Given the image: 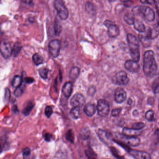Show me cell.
Segmentation results:
<instances>
[{"mask_svg": "<svg viewBox=\"0 0 159 159\" xmlns=\"http://www.w3.org/2000/svg\"><path fill=\"white\" fill-rule=\"evenodd\" d=\"M158 70V67L154 57L153 51H146L143 58V71L146 76L152 77L155 75Z\"/></svg>", "mask_w": 159, "mask_h": 159, "instance_id": "cell-1", "label": "cell"}, {"mask_svg": "<svg viewBox=\"0 0 159 159\" xmlns=\"http://www.w3.org/2000/svg\"><path fill=\"white\" fill-rule=\"evenodd\" d=\"M127 41L131 57L134 61L138 62L140 58L139 41L134 36L131 34H127Z\"/></svg>", "mask_w": 159, "mask_h": 159, "instance_id": "cell-2", "label": "cell"}, {"mask_svg": "<svg viewBox=\"0 0 159 159\" xmlns=\"http://www.w3.org/2000/svg\"><path fill=\"white\" fill-rule=\"evenodd\" d=\"M115 138L116 140L114 141L125 148V150L128 148V146L136 147L140 144V139L138 137L127 136L122 134L117 133L115 134Z\"/></svg>", "mask_w": 159, "mask_h": 159, "instance_id": "cell-3", "label": "cell"}, {"mask_svg": "<svg viewBox=\"0 0 159 159\" xmlns=\"http://www.w3.org/2000/svg\"><path fill=\"white\" fill-rule=\"evenodd\" d=\"M54 6L61 20H66L68 18V11L63 1L56 0L54 2Z\"/></svg>", "mask_w": 159, "mask_h": 159, "instance_id": "cell-4", "label": "cell"}, {"mask_svg": "<svg viewBox=\"0 0 159 159\" xmlns=\"http://www.w3.org/2000/svg\"><path fill=\"white\" fill-rule=\"evenodd\" d=\"M137 12L141 14L147 21L152 22L155 18V13L152 9L146 6H140L136 7Z\"/></svg>", "mask_w": 159, "mask_h": 159, "instance_id": "cell-5", "label": "cell"}, {"mask_svg": "<svg viewBox=\"0 0 159 159\" xmlns=\"http://www.w3.org/2000/svg\"><path fill=\"white\" fill-rule=\"evenodd\" d=\"M98 113L99 116L105 117L108 115L110 111V106L108 102L105 99H100L97 106Z\"/></svg>", "mask_w": 159, "mask_h": 159, "instance_id": "cell-6", "label": "cell"}, {"mask_svg": "<svg viewBox=\"0 0 159 159\" xmlns=\"http://www.w3.org/2000/svg\"><path fill=\"white\" fill-rule=\"evenodd\" d=\"M104 24L107 28V33L109 37L114 38L119 36L120 34V30L114 23L110 20H107L104 22Z\"/></svg>", "mask_w": 159, "mask_h": 159, "instance_id": "cell-7", "label": "cell"}, {"mask_svg": "<svg viewBox=\"0 0 159 159\" xmlns=\"http://www.w3.org/2000/svg\"><path fill=\"white\" fill-rule=\"evenodd\" d=\"M49 51L50 54L52 57H57L60 53L61 43L57 39H53L51 41L48 45Z\"/></svg>", "mask_w": 159, "mask_h": 159, "instance_id": "cell-8", "label": "cell"}, {"mask_svg": "<svg viewBox=\"0 0 159 159\" xmlns=\"http://www.w3.org/2000/svg\"><path fill=\"white\" fill-rule=\"evenodd\" d=\"M0 51L3 57L6 59L10 58L13 54L11 43L7 41H2L0 45Z\"/></svg>", "mask_w": 159, "mask_h": 159, "instance_id": "cell-9", "label": "cell"}, {"mask_svg": "<svg viewBox=\"0 0 159 159\" xmlns=\"http://www.w3.org/2000/svg\"><path fill=\"white\" fill-rule=\"evenodd\" d=\"M126 151L134 159H151L149 153L146 152L132 149L130 148Z\"/></svg>", "mask_w": 159, "mask_h": 159, "instance_id": "cell-10", "label": "cell"}, {"mask_svg": "<svg viewBox=\"0 0 159 159\" xmlns=\"http://www.w3.org/2000/svg\"><path fill=\"white\" fill-rule=\"evenodd\" d=\"M98 134L100 140L106 145L110 144L112 141L114 140L111 133L107 132L106 130L99 129L98 133Z\"/></svg>", "mask_w": 159, "mask_h": 159, "instance_id": "cell-11", "label": "cell"}, {"mask_svg": "<svg viewBox=\"0 0 159 159\" xmlns=\"http://www.w3.org/2000/svg\"><path fill=\"white\" fill-rule=\"evenodd\" d=\"M85 103V98L82 94L77 93L74 95L71 100L70 105L73 107H80L84 106Z\"/></svg>", "mask_w": 159, "mask_h": 159, "instance_id": "cell-12", "label": "cell"}, {"mask_svg": "<svg viewBox=\"0 0 159 159\" xmlns=\"http://www.w3.org/2000/svg\"><path fill=\"white\" fill-rule=\"evenodd\" d=\"M116 81L119 85H126L129 83V79L127 73L124 71H120L116 75Z\"/></svg>", "mask_w": 159, "mask_h": 159, "instance_id": "cell-13", "label": "cell"}, {"mask_svg": "<svg viewBox=\"0 0 159 159\" xmlns=\"http://www.w3.org/2000/svg\"><path fill=\"white\" fill-rule=\"evenodd\" d=\"M126 92L121 88L116 89L114 93V100L117 103L121 104L125 101L126 98Z\"/></svg>", "mask_w": 159, "mask_h": 159, "instance_id": "cell-14", "label": "cell"}, {"mask_svg": "<svg viewBox=\"0 0 159 159\" xmlns=\"http://www.w3.org/2000/svg\"><path fill=\"white\" fill-rule=\"evenodd\" d=\"M125 68L132 73H136L139 69V66L137 62L133 60H128L125 64Z\"/></svg>", "mask_w": 159, "mask_h": 159, "instance_id": "cell-15", "label": "cell"}, {"mask_svg": "<svg viewBox=\"0 0 159 159\" xmlns=\"http://www.w3.org/2000/svg\"><path fill=\"white\" fill-rule=\"evenodd\" d=\"M142 131L140 130H136L133 128H127L125 127L123 129L122 134L125 135L127 136L132 137H137L138 136L141 134Z\"/></svg>", "mask_w": 159, "mask_h": 159, "instance_id": "cell-16", "label": "cell"}, {"mask_svg": "<svg viewBox=\"0 0 159 159\" xmlns=\"http://www.w3.org/2000/svg\"><path fill=\"white\" fill-rule=\"evenodd\" d=\"M73 90V84L71 82L66 83L62 88V92L64 96L66 97L69 98L71 95Z\"/></svg>", "mask_w": 159, "mask_h": 159, "instance_id": "cell-17", "label": "cell"}, {"mask_svg": "<svg viewBox=\"0 0 159 159\" xmlns=\"http://www.w3.org/2000/svg\"><path fill=\"white\" fill-rule=\"evenodd\" d=\"M84 111L87 116L92 117L95 113V106L92 103H88L84 107Z\"/></svg>", "mask_w": 159, "mask_h": 159, "instance_id": "cell-18", "label": "cell"}, {"mask_svg": "<svg viewBox=\"0 0 159 159\" xmlns=\"http://www.w3.org/2000/svg\"><path fill=\"white\" fill-rule=\"evenodd\" d=\"M148 32L150 39H153L157 38L159 34V21L153 29L149 30Z\"/></svg>", "mask_w": 159, "mask_h": 159, "instance_id": "cell-19", "label": "cell"}, {"mask_svg": "<svg viewBox=\"0 0 159 159\" xmlns=\"http://www.w3.org/2000/svg\"><path fill=\"white\" fill-rule=\"evenodd\" d=\"M134 28L140 33H143L146 30V27L142 22L139 20H135L134 24Z\"/></svg>", "mask_w": 159, "mask_h": 159, "instance_id": "cell-20", "label": "cell"}, {"mask_svg": "<svg viewBox=\"0 0 159 159\" xmlns=\"http://www.w3.org/2000/svg\"><path fill=\"white\" fill-rule=\"evenodd\" d=\"M80 69L77 67H73L70 72L69 77L72 80H75L80 75Z\"/></svg>", "mask_w": 159, "mask_h": 159, "instance_id": "cell-21", "label": "cell"}, {"mask_svg": "<svg viewBox=\"0 0 159 159\" xmlns=\"http://www.w3.org/2000/svg\"><path fill=\"white\" fill-rule=\"evenodd\" d=\"M23 79L21 76L19 75H16L14 76L11 82L12 85L15 88H18L22 85Z\"/></svg>", "mask_w": 159, "mask_h": 159, "instance_id": "cell-22", "label": "cell"}, {"mask_svg": "<svg viewBox=\"0 0 159 159\" xmlns=\"http://www.w3.org/2000/svg\"><path fill=\"white\" fill-rule=\"evenodd\" d=\"M124 20L128 25H134L135 21L134 16L133 14L127 13L124 16Z\"/></svg>", "mask_w": 159, "mask_h": 159, "instance_id": "cell-23", "label": "cell"}, {"mask_svg": "<svg viewBox=\"0 0 159 159\" xmlns=\"http://www.w3.org/2000/svg\"><path fill=\"white\" fill-rule=\"evenodd\" d=\"M22 45L21 43L19 42H16L14 45L13 48V54L14 57H16L20 53L21 50H22Z\"/></svg>", "mask_w": 159, "mask_h": 159, "instance_id": "cell-24", "label": "cell"}, {"mask_svg": "<svg viewBox=\"0 0 159 159\" xmlns=\"http://www.w3.org/2000/svg\"><path fill=\"white\" fill-rule=\"evenodd\" d=\"M70 115L73 119H79L80 116V108L73 107L70 111Z\"/></svg>", "mask_w": 159, "mask_h": 159, "instance_id": "cell-25", "label": "cell"}, {"mask_svg": "<svg viewBox=\"0 0 159 159\" xmlns=\"http://www.w3.org/2000/svg\"><path fill=\"white\" fill-rule=\"evenodd\" d=\"M33 62L37 66L41 65L43 63V58L38 53H35L32 57Z\"/></svg>", "mask_w": 159, "mask_h": 159, "instance_id": "cell-26", "label": "cell"}, {"mask_svg": "<svg viewBox=\"0 0 159 159\" xmlns=\"http://www.w3.org/2000/svg\"><path fill=\"white\" fill-rule=\"evenodd\" d=\"M34 104H33L32 102L30 101V102H29V103L27 104L26 106L25 107L24 110H23V113H24V114H25V115H29V113H30L31 110L32 109L33 107H34Z\"/></svg>", "mask_w": 159, "mask_h": 159, "instance_id": "cell-27", "label": "cell"}, {"mask_svg": "<svg viewBox=\"0 0 159 159\" xmlns=\"http://www.w3.org/2000/svg\"><path fill=\"white\" fill-rule=\"evenodd\" d=\"M25 89V85H22L20 87L16 88L14 93L15 96L16 97H19L21 96L24 93Z\"/></svg>", "mask_w": 159, "mask_h": 159, "instance_id": "cell-28", "label": "cell"}, {"mask_svg": "<svg viewBox=\"0 0 159 159\" xmlns=\"http://www.w3.org/2000/svg\"><path fill=\"white\" fill-rule=\"evenodd\" d=\"M154 112L152 110H149L147 111L145 114V118L147 120L149 121H153L154 119Z\"/></svg>", "mask_w": 159, "mask_h": 159, "instance_id": "cell-29", "label": "cell"}, {"mask_svg": "<svg viewBox=\"0 0 159 159\" xmlns=\"http://www.w3.org/2000/svg\"><path fill=\"white\" fill-rule=\"evenodd\" d=\"M48 72H49V70L47 68H42L39 70V74L40 76L43 79H47Z\"/></svg>", "mask_w": 159, "mask_h": 159, "instance_id": "cell-30", "label": "cell"}, {"mask_svg": "<svg viewBox=\"0 0 159 159\" xmlns=\"http://www.w3.org/2000/svg\"><path fill=\"white\" fill-rule=\"evenodd\" d=\"M85 10L89 13H93L95 11L93 5L90 2H87L85 3Z\"/></svg>", "mask_w": 159, "mask_h": 159, "instance_id": "cell-31", "label": "cell"}, {"mask_svg": "<svg viewBox=\"0 0 159 159\" xmlns=\"http://www.w3.org/2000/svg\"><path fill=\"white\" fill-rule=\"evenodd\" d=\"M145 126V124L144 123H135L134 124H133L132 128L134 129V130H139H139L143 129V128H144Z\"/></svg>", "mask_w": 159, "mask_h": 159, "instance_id": "cell-32", "label": "cell"}, {"mask_svg": "<svg viewBox=\"0 0 159 159\" xmlns=\"http://www.w3.org/2000/svg\"><path fill=\"white\" fill-rule=\"evenodd\" d=\"M61 30H62V27H61V25H60V24H59V22H57V21L55 23L54 25V31L56 35H59L60 32H61Z\"/></svg>", "mask_w": 159, "mask_h": 159, "instance_id": "cell-33", "label": "cell"}, {"mask_svg": "<svg viewBox=\"0 0 159 159\" xmlns=\"http://www.w3.org/2000/svg\"><path fill=\"white\" fill-rule=\"evenodd\" d=\"M66 137L67 139L70 141V142L73 143V142H74V135H73V133H72L71 130H69V131H68Z\"/></svg>", "mask_w": 159, "mask_h": 159, "instance_id": "cell-34", "label": "cell"}, {"mask_svg": "<svg viewBox=\"0 0 159 159\" xmlns=\"http://www.w3.org/2000/svg\"><path fill=\"white\" fill-rule=\"evenodd\" d=\"M53 113L52 108V107L50 106H47L45 108V114L47 117L50 118L52 116Z\"/></svg>", "mask_w": 159, "mask_h": 159, "instance_id": "cell-35", "label": "cell"}, {"mask_svg": "<svg viewBox=\"0 0 159 159\" xmlns=\"http://www.w3.org/2000/svg\"><path fill=\"white\" fill-rule=\"evenodd\" d=\"M30 152H30V150L29 148H25L23 150V154L25 159H28V158L30 155Z\"/></svg>", "mask_w": 159, "mask_h": 159, "instance_id": "cell-36", "label": "cell"}, {"mask_svg": "<svg viewBox=\"0 0 159 159\" xmlns=\"http://www.w3.org/2000/svg\"><path fill=\"white\" fill-rule=\"evenodd\" d=\"M121 111L122 109L121 108L114 109L111 111V115L113 117H116V116H118L120 114Z\"/></svg>", "mask_w": 159, "mask_h": 159, "instance_id": "cell-37", "label": "cell"}, {"mask_svg": "<svg viewBox=\"0 0 159 159\" xmlns=\"http://www.w3.org/2000/svg\"><path fill=\"white\" fill-rule=\"evenodd\" d=\"M11 97V92L8 88H6L5 92V101H8Z\"/></svg>", "mask_w": 159, "mask_h": 159, "instance_id": "cell-38", "label": "cell"}, {"mask_svg": "<svg viewBox=\"0 0 159 159\" xmlns=\"http://www.w3.org/2000/svg\"><path fill=\"white\" fill-rule=\"evenodd\" d=\"M154 135H155V138H156V139H155V141H156V144L159 142V129H156L155 130V132L154 134Z\"/></svg>", "mask_w": 159, "mask_h": 159, "instance_id": "cell-39", "label": "cell"}, {"mask_svg": "<svg viewBox=\"0 0 159 159\" xmlns=\"http://www.w3.org/2000/svg\"><path fill=\"white\" fill-rule=\"evenodd\" d=\"M52 138V135L51 134H49V133L45 134V135H44V139H45V140H46V141H51Z\"/></svg>", "mask_w": 159, "mask_h": 159, "instance_id": "cell-40", "label": "cell"}, {"mask_svg": "<svg viewBox=\"0 0 159 159\" xmlns=\"http://www.w3.org/2000/svg\"><path fill=\"white\" fill-rule=\"evenodd\" d=\"M25 82L27 84H31L34 82V80L33 78H30V77H27L25 79Z\"/></svg>", "mask_w": 159, "mask_h": 159, "instance_id": "cell-41", "label": "cell"}, {"mask_svg": "<svg viewBox=\"0 0 159 159\" xmlns=\"http://www.w3.org/2000/svg\"><path fill=\"white\" fill-rule=\"evenodd\" d=\"M140 2L142 3H148L149 4H152L153 3H155V2L154 1H141Z\"/></svg>", "mask_w": 159, "mask_h": 159, "instance_id": "cell-42", "label": "cell"}, {"mask_svg": "<svg viewBox=\"0 0 159 159\" xmlns=\"http://www.w3.org/2000/svg\"><path fill=\"white\" fill-rule=\"evenodd\" d=\"M154 93L156 94L159 93V84L155 86V88H154Z\"/></svg>", "mask_w": 159, "mask_h": 159, "instance_id": "cell-43", "label": "cell"}, {"mask_svg": "<svg viewBox=\"0 0 159 159\" xmlns=\"http://www.w3.org/2000/svg\"><path fill=\"white\" fill-rule=\"evenodd\" d=\"M132 100L131 99V98H129V99H128V101H127V104H128V105H131L132 103Z\"/></svg>", "mask_w": 159, "mask_h": 159, "instance_id": "cell-44", "label": "cell"}, {"mask_svg": "<svg viewBox=\"0 0 159 159\" xmlns=\"http://www.w3.org/2000/svg\"></svg>", "mask_w": 159, "mask_h": 159, "instance_id": "cell-45", "label": "cell"}, {"mask_svg": "<svg viewBox=\"0 0 159 159\" xmlns=\"http://www.w3.org/2000/svg\"></svg>", "mask_w": 159, "mask_h": 159, "instance_id": "cell-46", "label": "cell"}]
</instances>
